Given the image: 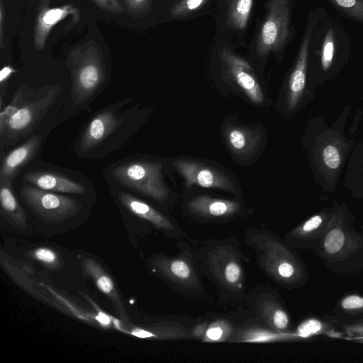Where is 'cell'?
Returning a JSON list of instances; mask_svg holds the SVG:
<instances>
[{
	"label": "cell",
	"mask_w": 363,
	"mask_h": 363,
	"mask_svg": "<svg viewBox=\"0 0 363 363\" xmlns=\"http://www.w3.org/2000/svg\"><path fill=\"white\" fill-rule=\"evenodd\" d=\"M354 218L337 210L333 220L313 251L325 267L337 275H351L363 270V226L354 228Z\"/></svg>",
	"instance_id": "cell-1"
},
{
	"label": "cell",
	"mask_w": 363,
	"mask_h": 363,
	"mask_svg": "<svg viewBox=\"0 0 363 363\" xmlns=\"http://www.w3.org/2000/svg\"><path fill=\"white\" fill-rule=\"evenodd\" d=\"M131 100L125 99L106 106L93 116L77 140L79 157L96 159L113 151L133 133V108L122 111Z\"/></svg>",
	"instance_id": "cell-2"
},
{
	"label": "cell",
	"mask_w": 363,
	"mask_h": 363,
	"mask_svg": "<svg viewBox=\"0 0 363 363\" xmlns=\"http://www.w3.org/2000/svg\"><path fill=\"white\" fill-rule=\"evenodd\" d=\"M247 240L257 255L259 266L271 278L289 289L300 288L308 279V271L293 246L269 233L252 230Z\"/></svg>",
	"instance_id": "cell-3"
},
{
	"label": "cell",
	"mask_w": 363,
	"mask_h": 363,
	"mask_svg": "<svg viewBox=\"0 0 363 363\" xmlns=\"http://www.w3.org/2000/svg\"><path fill=\"white\" fill-rule=\"evenodd\" d=\"M70 105L78 110L85 108L101 91L106 82V68L95 48L72 57Z\"/></svg>",
	"instance_id": "cell-4"
},
{
	"label": "cell",
	"mask_w": 363,
	"mask_h": 363,
	"mask_svg": "<svg viewBox=\"0 0 363 363\" xmlns=\"http://www.w3.org/2000/svg\"><path fill=\"white\" fill-rule=\"evenodd\" d=\"M59 92L60 87L48 86L32 94L30 99L29 94L28 99L26 96L8 122L5 133L1 139V150H3L4 147L16 144L32 133L55 103Z\"/></svg>",
	"instance_id": "cell-5"
},
{
	"label": "cell",
	"mask_w": 363,
	"mask_h": 363,
	"mask_svg": "<svg viewBox=\"0 0 363 363\" xmlns=\"http://www.w3.org/2000/svg\"><path fill=\"white\" fill-rule=\"evenodd\" d=\"M161 164L145 160L131 161L116 167L111 172L120 184L151 197L164 201L169 191L164 184Z\"/></svg>",
	"instance_id": "cell-6"
},
{
	"label": "cell",
	"mask_w": 363,
	"mask_h": 363,
	"mask_svg": "<svg viewBox=\"0 0 363 363\" xmlns=\"http://www.w3.org/2000/svg\"><path fill=\"white\" fill-rule=\"evenodd\" d=\"M20 196L28 206L40 218L50 223L63 222L74 216L81 204L66 196L26 184L21 189Z\"/></svg>",
	"instance_id": "cell-7"
},
{
	"label": "cell",
	"mask_w": 363,
	"mask_h": 363,
	"mask_svg": "<svg viewBox=\"0 0 363 363\" xmlns=\"http://www.w3.org/2000/svg\"><path fill=\"white\" fill-rule=\"evenodd\" d=\"M290 2L291 0L269 1L267 15L257 42V52L259 57L281 50L287 42L291 35Z\"/></svg>",
	"instance_id": "cell-8"
},
{
	"label": "cell",
	"mask_w": 363,
	"mask_h": 363,
	"mask_svg": "<svg viewBox=\"0 0 363 363\" xmlns=\"http://www.w3.org/2000/svg\"><path fill=\"white\" fill-rule=\"evenodd\" d=\"M325 14L326 11L324 9L318 8L313 11L308 16L297 60L289 78V104L291 107L296 104L304 89L308 52L312 37L316 26Z\"/></svg>",
	"instance_id": "cell-9"
},
{
	"label": "cell",
	"mask_w": 363,
	"mask_h": 363,
	"mask_svg": "<svg viewBox=\"0 0 363 363\" xmlns=\"http://www.w3.org/2000/svg\"><path fill=\"white\" fill-rule=\"evenodd\" d=\"M337 210L319 212L290 230L285 240L303 250L315 251L330 227Z\"/></svg>",
	"instance_id": "cell-10"
},
{
	"label": "cell",
	"mask_w": 363,
	"mask_h": 363,
	"mask_svg": "<svg viewBox=\"0 0 363 363\" xmlns=\"http://www.w3.org/2000/svg\"><path fill=\"white\" fill-rule=\"evenodd\" d=\"M208 264L214 278L231 290L242 289L243 271L241 262L227 246L220 245L208 254Z\"/></svg>",
	"instance_id": "cell-11"
},
{
	"label": "cell",
	"mask_w": 363,
	"mask_h": 363,
	"mask_svg": "<svg viewBox=\"0 0 363 363\" xmlns=\"http://www.w3.org/2000/svg\"><path fill=\"white\" fill-rule=\"evenodd\" d=\"M175 168L186 180L188 186L192 185L234 192L235 186L228 177L222 172L200 163L189 160H177Z\"/></svg>",
	"instance_id": "cell-12"
},
{
	"label": "cell",
	"mask_w": 363,
	"mask_h": 363,
	"mask_svg": "<svg viewBox=\"0 0 363 363\" xmlns=\"http://www.w3.org/2000/svg\"><path fill=\"white\" fill-rule=\"evenodd\" d=\"M220 57L248 98L255 104H262L263 93L250 64L226 48L220 50Z\"/></svg>",
	"instance_id": "cell-13"
},
{
	"label": "cell",
	"mask_w": 363,
	"mask_h": 363,
	"mask_svg": "<svg viewBox=\"0 0 363 363\" xmlns=\"http://www.w3.org/2000/svg\"><path fill=\"white\" fill-rule=\"evenodd\" d=\"M41 136L31 135L22 145L4 156L0 167V184L11 185L17 174L35 156L41 143Z\"/></svg>",
	"instance_id": "cell-14"
},
{
	"label": "cell",
	"mask_w": 363,
	"mask_h": 363,
	"mask_svg": "<svg viewBox=\"0 0 363 363\" xmlns=\"http://www.w3.org/2000/svg\"><path fill=\"white\" fill-rule=\"evenodd\" d=\"M24 181L38 189L54 192L83 194L86 189L79 183L57 173L36 170L27 172Z\"/></svg>",
	"instance_id": "cell-15"
},
{
	"label": "cell",
	"mask_w": 363,
	"mask_h": 363,
	"mask_svg": "<svg viewBox=\"0 0 363 363\" xmlns=\"http://www.w3.org/2000/svg\"><path fill=\"white\" fill-rule=\"evenodd\" d=\"M187 208L192 213L199 216L223 218L238 213L240 205L236 201L201 195L191 199Z\"/></svg>",
	"instance_id": "cell-16"
},
{
	"label": "cell",
	"mask_w": 363,
	"mask_h": 363,
	"mask_svg": "<svg viewBox=\"0 0 363 363\" xmlns=\"http://www.w3.org/2000/svg\"><path fill=\"white\" fill-rule=\"evenodd\" d=\"M161 273L173 283L186 289L199 287L194 267L184 258H164L157 262Z\"/></svg>",
	"instance_id": "cell-17"
},
{
	"label": "cell",
	"mask_w": 363,
	"mask_h": 363,
	"mask_svg": "<svg viewBox=\"0 0 363 363\" xmlns=\"http://www.w3.org/2000/svg\"><path fill=\"white\" fill-rule=\"evenodd\" d=\"M259 316L272 330L287 333L291 327V318L286 308L274 296H261L257 301Z\"/></svg>",
	"instance_id": "cell-18"
},
{
	"label": "cell",
	"mask_w": 363,
	"mask_h": 363,
	"mask_svg": "<svg viewBox=\"0 0 363 363\" xmlns=\"http://www.w3.org/2000/svg\"><path fill=\"white\" fill-rule=\"evenodd\" d=\"M325 318L336 326L363 319V294L354 292L344 294L336 301L333 315Z\"/></svg>",
	"instance_id": "cell-19"
},
{
	"label": "cell",
	"mask_w": 363,
	"mask_h": 363,
	"mask_svg": "<svg viewBox=\"0 0 363 363\" xmlns=\"http://www.w3.org/2000/svg\"><path fill=\"white\" fill-rule=\"evenodd\" d=\"M77 11L69 5L52 8L43 7L38 16L35 29L34 42L37 49L43 48L51 28L56 23L62 21L69 14L77 13Z\"/></svg>",
	"instance_id": "cell-20"
},
{
	"label": "cell",
	"mask_w": 363,
	"mask_h": 363,
	"mask_svg": "<svg viewBox=\"0 0 363 363\" xmlns=\"http://www.w3.org/2000/svg\"><path fill=\"white\" fill-rule=\"evenodd\" d=\"M118 199L121 203L135 216L164 231H173L174 225L172 222L143 201L125 192H119Z\"/></svg>",
	"instance_id": "cell-21"
},
{
	"label": "cell",
	"mask_w": 363,
	"mask_h": 363,
	"mask_svg": "<svg viewBox=\"0 0 363 363\" xmlns=\"http://www.w3.org/2000/svg\"><path fill=\"white\" fill-rule=\"evenodd\" d=\"M84 262L86 272L92 277L99 289L114 302L121 313V315L127 319L125 311L111 277L94 259H86Z\"/></svg>",
	"instance_id": "cell-22"
},
{
	"label": "cell",
	"mask_w": 363,
	"mask_h": 363,
	"mask_svg": "<svg viewBox=\"0 0 363 363\" xmlns=\"http://www.w3.org/2000/svg\"><path fill=\"white\" fill-rule=\"evenodd\" d=\"M227 141L237 154H248L257 145L259 135L257 131L244 127L232 126L226 130Z\"/></svg>",
	"instance_id": "cell-23"
},
{
	"label": "cell",
	"mask_w": 363,
	"mask_h": 363,
	"mask_svg": "<svg viewBox=\"0 0 363 363\" xmlns=\"http://www.w3.org/2000/svg\"><path fill=\"white\" fill-rule=\"evenodd\" d=\"M0 202L4 213L18 226L26 224V214L14 196L11 185L0 184Z\"/></svg>",
	"instance_id": "cell-24"
},
{
	"label": "cell",
	"mask_w": 363,
	"mask_h": 363,
	"mask_svg": "<svg viewBox=\"0 0 363 363\" xmlns=\"http://www.w3.org/2000/svg\"><path fill=\"white\" fill-rule=\"evenodd\" d=\"M325 320H323L317 317H310L305 319L298 325L296 335L303 338L320 335L339 337L337 335H342V333H340L337 331L335 325L329 320L326 318Z\"/></svg>",
	"instance_id": "cell-25"
},
{
	"label": "cell",
	"mask_w": 363,
	"mask_h": 363,
	"mask_svg": "<svg viewBox=\"0 0 363 363\" xmlns=\"http://www.w3.org/2000/svg\"><path fill=\"white\" fill-rule=\"evenodd\" d=\"M133 335L140 337H156L161 339H180L187 336V329L179 324H169L158 326L148 330H135L133 333Z\"/></svg>",
	"instance_id": "cell-26"
},
{
	"label": "cell",
	"mask_w": 363,
	"mask_h": 363,
	"mask_svg": "<svg viewBox=\"0 0 363 363\" xmlns=\"http://www.w3.org/2000/svg\"><path fill=\"white\" fill-rule=\"evenodd\" d=\"M253 0H232L228 14L230 24L235 29L245 28L252 8Z\"/></svg>",
	"instance_id": "cell-27"
},
{
	"label": "cell",
	"mask_w": 363,
	"mask_h": 363,
	"mask_svg": "<svg viewBox=\"0 0 363 363\" xmlns=\"http://www.w3.org/2000/svg\"><path fill=\"white\" fill-rule=\"evenodd\" d=\"M28 87L22 85L16 91L12 101L0 113V139L5 133L10 118L16 112L27 96Z\"/></svg>",
	"instance_id": "cell-28"
},
{
	"label": "cell",
	"mask_w": 363,
	"mask_h": 363,
	"mask_svg": "<svg viewBox=\"0 0 363 363\" xmlns=\"http://www.w3.org/2000/svg\"><path fill=\"white\" fill-rule=\"evenodd\" d=\"M347 18L363 23V0H328Z\"/></svg>",
	"instance_id": "cell-29"
},
{
	"label": "cell",
	"mask_w": 363,
	"mask_h": 363,
	"mask_svg": "<svg viewBox=\"0 0 363 363\" xmlns=\"http://www.w3.org/2000/svg\"><path fill=\"white\" fill-rule=\"evenodd\" d=\"M337 47V35L335 28H328L325 33L321 46V65L328 69L333 62Z\"/></svg>",
	"instance_id": "cell-30"
},
{
	"label": "cell",
	"mask_w": 363,
	"mask_h": 363,
	"mask_svg": "<svg viewBox=\"0 0 363 363\" xmlns=\"http://www.w3.org/2000/svg\"><path fill=\"white\" fill-rule=\"evenodd\" d=\"M337 327L341 329L342 335H344L342 338L363 343V319Z\"/></svg>",
	"instance_id": "cell-31"
},
{
	"label": "cell",
	"mask_w": 363,
	"mask_h": 363,
	"mask_svg": "<svg viewBox=\"0 0 363 363\" xmlns=\"http://www.w3.org/2000/svg\"><path fill=\"white\" fill-rule=\"evenodd\" d=\"M207 0H181L171 9L174 16H184L201 7Z\"/></svg>",
	"instance_id": "cell-32"
},
{
	"label": "cell",
	"mask_w": 363,
	"mask_h": 363,
	"mask_svg": "<svg viewBox=\"0 0 363 363\" xmlns=\"http://www.w3.org/2000/svg\"><path fill=\"white\" fill-rule=\"evenodd\" d=\"M229 333V326L223 322L217 321L206 328L204 331V339L206 341L223 340Z\"/></svg>",
	"instance_id": "cell-33"
},
{
	"label": "cell",
	"mask_w": 363,
	"mask_h": 363,
	"mask_svg": "<svg viewBox=\"0 0 363 363\" xmlns=\"http://www.w3.org/2000/svg\"><path fill=\"white\" fill-rule=\"evenodd\" d=\"M325 164L331 169H336L340 162V155L337 149L332 145L326 146L323 151Z\"/></svg>",
	"instance_id": "cell-34"
},
{
	"label": "cell",
	"mask_w": 363,
	"mask_h": 363,
	"mask_svg": "<svg viewBox=\"0 0 363 363\" xmlns=\"http://www.w3.org/2000/svg\"><path fill=\"white\" fill-rule=\"evenodd\" d=\"M34 257L40 262L49 265L55 266L57 264V256L56 253L48 248L40 247L34 252Z\"/></svg>",
	"instance_id": "cell-35"
},
{
	"label": "cell",
	"mask_w": 363,
	"mask_h": 363,
	"mask_svg": "<svg viewBox=\"0 0 363 363\" xmlns=\"http://www.w3.org/2000/svg\"><path fill=\"white\" fill-rule=\"evenodd\" d=\"M104 9L114 13L123 12V7L118 0H93Z\"/></svg>",
	"instance_id": "cell-36"
},
{
	"label": "cell",
	"mask_w": 363,
	"mask_h": 363,
	"mask_svg": "<svg viewBox=\"0 0 363 363\" xmlns=\"http://www.w3.org/2000/svg\"><path fill=\"white\" fill-rule=\"evenodd\" d=\"M125 1L130 11L141 12L147 8L150 0H125Z\"/></svg>",
	"instance_id": "cell-37"
},
{
	"label": "cell",
	"mask_w": 363,
	"mask_h": 363,
	"mask_svg": "<svg viewBox=\"0 0 363 363\" xmlns=\"http://www.w3.org/2000/svg\"><path fill=\"white\" fill-rule=\"evenodd\" d=\"M14 69L11 66L4 67L0 72V84L2 88L12 73L15 72Z\"/></svg>",
	"instance_id": "cell-38"
},
{
	"label": "cell",
	"mask_w": 363,
	"mask_h": 363,
	"mask_svg": "<svg viewBox=\"0 0 363 363\" xmlns=\"http://www.w3.org/2000/svg\"><path fill=\"white\" fill-rule=\"evenodd\" d=\"M4 10H3V4L2 0H1L0 4V45L1 48L3 46V18H4Z\"/></svg>",
	"instance_id": "cell-39"
}]
</instances>
